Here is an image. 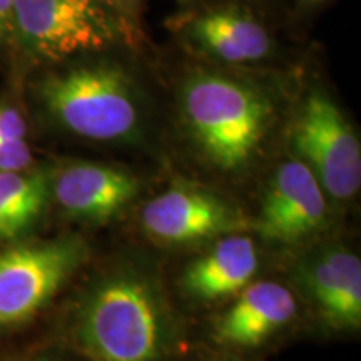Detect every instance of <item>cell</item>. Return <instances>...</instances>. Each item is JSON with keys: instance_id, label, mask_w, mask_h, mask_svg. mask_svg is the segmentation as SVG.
<instances>
[{"instance_id": "cell-16", "label": "cell", "mask_w": 361, "mask_h": 361, "mask_svg": "<svg viewBox=\"0 0 361 361\" xmlns=\"http://www.w3.org/2000/svg\"><path fill=\"white\" fill-rule=\"evenodd\" d=\"M27 135V121L17 104L0 101V142L19 141Z\"/></svg>"}, {"instance_id": "cell-8", "label": "cell", "mask_w": 361, "mask_h": 361, "mask_svg": "<svg viewBox=\"0 0 361 361\" xmlns=\"http://www.w3.org/2000/svg\"><path fill=\"white\" fill-rule=\"evenodd\" d=\"M328 218V194L308 166L291 156L266 183L255 228L271 241L296 245L322 233Z\"/></svg>"}, {"instance_id": "cell-4", "label": "cell", "mask_w": 361, "mask_h": 361, "mask_svg": "<svg viewBox=\"0 0 361 361\" xmlns=\"http://www.w3.org/2000/svg\"><path fill=\"white\" fill-rule=\"evenodd\" d=\"M12 40L34 59L62 62L134 39L107 0H16Z\"/></svg>"}, {"instance_id": "cell-17", "label": "cell", "mask_w": 361, "mask_h": 361, "mask_svg": "<svg viewBox=\"0 0 361 361\" xmlns=\"http://www.w3.org/2000/svg\"><path fill=\"white\" fill-rule=\"evenodd\" d=\"M109 6L119 13L121 19L124 20L126 27L133 35L134 40H137L139 27H137V17L139 8H141V0H107Z\"/></svg>"}, {"instance_id": "cell-10", "label": "cell", "mask_w": 361, "mask_h": 361, "mask_svg": "<svg viewBox=\"0 0 361 361\" xmlns=\"http://www.w3.org/2000/svg\"><path fill=\"white\" fill-rule=\"evenodd\" d=\"M173 29L188 49L218 64H256L274 52V39L268 27L247 8L238 6L192 12L179 17Z\"/></svg>"}, {"instance_id": "cell-7", "label": "cell", "mask_w": 361, "mask_h": 361, "mask_svg": "<svg viewBox=\"0 0 361 361\" xmlns=\"http://www.w3.org/2000/svg\"><path fill=\"white\" fill-rule=\"evenodd\" d=\"M141 224L149 238L166 246L214 241L250 226L228 197L188 183H176L151 197L142 207Z\"/></svg>"}, {"instance_id": "cell-13", "label": "cell", "mask_w": 361, "mask_h": 361, "mask_svg": "<svg viewBox=\"0 0 361 361\" xmlns=\"http://www.w3.org/2000/svg\"><path fill=\"white\" fill-rule=\"evenodd\" d=\"M259 263V251L250 236L226 234L184 268L179 284L189 300L216 303L236 296L252 283Z\"/></svg>"}, {"instance_id": "cell-21", "label": "cell", "mask_w": 361, "mask_h": 361, "mask_svg": "<svg viewBox=\"0 0 361 361\" xmlns=\"http://www.w3.org/2000/svg\"><path fill=\"white\" fill-rule=\"evenodd\" d=\"M303 2H311V4H314V2H323V0H303Z\"/></svg>"}, {"instance_id": "cell-11", "label": "cell", "mask_w": 361, "mask_h": 361, "mask_svg": "<svg viewBox=\"0 0 361 361\" xmlns=\"http://www.w3.org/2000/svg\"><path fill=\"white\" fill-rule=\"evenodd\" d=\"M295 278L328 328L361 326V261L353 251L323 246L306 252L295 266Z\"/></svg>"}, {"instance_id": "cell-5", "label": "cell", "mask_w": 361, "mask_h": 361, "mask_svg": "<svg viewBox=\"0 0 361 361\" xmlns=\"http://www.w3.org/2000/svg\"><path fill=\"white\" fill-rule=\"evenodd\" d=\"M291 156L310 168L328 197L351 200L361 188V146L353 126L324 90L305 94L288 134Z\"/></svg>"}, {"instance_id": "cell-15", "label": "cell", "mask_w": 361, "mask_h": 361, "mask_svg": "<svg viewBox=\"0 0 361 361\" xmlns=\"http://www.w3.org/2000/svg\"><path fill=\"white\" fill-rule=\"evenodd\" d=\"M35 166L34 152L25 139L0 142V173L25 171Z\"/></svg>"}, {"instance_id": "cell-19", "label": "cell", "mask_w": 361, "mask_h": 361, "mask_svg": "<svg viewBox=\"0 0 361 361\" xmlns=\"http://www.w3.org/2000/svg\"><path fill=\"white\" fill-rule=\"evenodd\" d=\"M22 361H62V360H61V358H57V356L40 353V355L29 356V358H25V360H22Z\"/></svg>"}, {"instance_id": "cell-1", "label": "cell", "mask_w": 361, "mask_h": 361, "mask_svg": "<svg viewBox=\"0 0 361 361\" xmlns=\"http://www.w3.org/2000/svg\"><path fill=\"white\" fill-rule=\"evenodd\" d=\"M69 338L85 361H176L179 323L161 281L139 264L104 271L79 296Z\"/></svg>"}, {"instance_id": "cell-20", "label": "cell", "mask_w": 361, "mask_h": 361, "mask_svg": "<svg viewBox=\"0 0 361 361\" xmlns=\"http://www.w3.org/2000/svg\"><path fill=\"white\" fill-rule=\"evenodd\" d=\"M202 361H238V360L229 358V356H213V358H207V360H202Z\"/></svg>"}, {"instance_id": "cell-9", "label": "cell", "mask_w": 361, "mask_h": 361, "mask_svg": "<svg viewBox=\"0 0 361 361\" xmlns=\"http://www.w3.org/2000/svg\"><path fill=\"white\" fill-rule=\"evenodd\" d=\"M141 192V180L119 166L69 161L51 168V200L72 219L101 224L124 213Z\"/></svg>"}, {"instance_id": "cell-12", "label": "cell", "mask_w": 361, "mask_h": 361, "mask_svg": "<svg viewBox=\"0 0 361 361\" xmlns=\"http://www.w3.org/2000/svg\"><path fill=\"white\" fill-rule=\"evenodd\" d=\"M296 298L276 281L250 283L213 324L214 341L226 348H256L295 319Z\"/></svg>"}, {"instance_id": "cell-2", "label": "cell", "mask_w": 361, "mask_h": 361, "mask_svg": "<svg viewBox=\"0 0 361 361\" xmlns=\"http://www.w3.org/2000/svg\"><path fill=\"white\" fill-rule=\"evenodd\" d=\"M184 133L204 162L228 174L245 173L263 152L274 104L258 84L218 71H194L178 92Z\"/></svg>"}, {"instance_id": "cell-3", "label": "cell", "mask_w": 361, "mask_h": 361, "mask_svg": "<svg viewBox=\"0 0 361 361\" xmlns=\"http://www.w3.org/2000/svg\"><path fill=\"white\" fill-rule=\"evenodd\" d=\"M35 96L54 124L96 142H130L142 134L141 90L123 66L90 61L51 72Z\"/></svg>"}, {"instance_id": "cell-18", "label": "cell", "mask_w": 361, "mask_h": 361, "mask_svg": "<svg viewBox=\"0 0 361 361\" xmlns=\"http://www.w3.org/2000/svg\"><path fill=\"white\" fill-rule=\"evenodd\" d=\"M16 0H0V44L12 40V16Z\"/></svg>"}, {"instance_id": "cell-14", "label": "cell", "mask_w": 361, "mask_h": 361, "mask_svg": "<svg viewBox=\"0 0 361 361\" xmlns=\"http://www.w3.org/2000/svg\"><path fill=\"white\" fill-rule=\"evenodd\" d=\"M51 200V168L0 173V246L27 236L44 218Z\"/></svg>"}, {"instance_id": "cell-6", "label": "cell", "mask_w": 361, "mask_h": 361, "mask_svg": "<svg viewBox=\"0 0 361 361\" xmlns=\"http://www.w3.org/2000/svg\"><path fill=\"white\" fill-rule=\"evenodd\" d=\"M89 256L84 239L67 236L0 251V324L34 318Z\"/></svg>"}]
</instances>
